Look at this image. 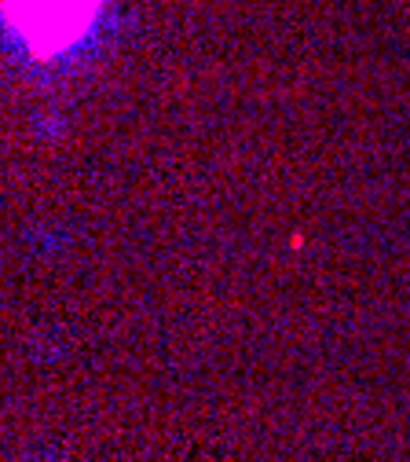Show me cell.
I'll return each instance as SVG.
<instances>
[{
    "mask_svg": "<svg viewBox=\"0 0 410 462\" xmlns=\"http://www.w3.org/2000/svg\"><path fill=\"white\" fill-rule=\"evenodd\" d=\"M103 0H0V18L37 59L74 48L95 22Z\"/></svg>",
    "mask_w": 410,
    "mask_h": 462,
    "instance_id": "obj_1",
    "label": "cell"
}]
</instances>
